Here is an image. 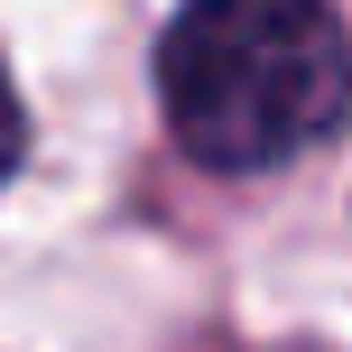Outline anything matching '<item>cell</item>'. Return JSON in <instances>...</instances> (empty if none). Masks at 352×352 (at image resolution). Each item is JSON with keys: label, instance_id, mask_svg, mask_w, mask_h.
Instances as JSON below:
<instances>
[{"label": "cell", "instance_id": "1", "mask_svg": "<svg viewBox=\"0 0 352 352\" xmlns=\"http://www.w3.org/2000/svg\"><path fill=\"white\" fill-rule=\"evenodd\" d=\"M158 102L204 167H278L352 111L334 0H186L158 37Z\"/></svg>", "mask_w": 352, "mask_h": 352}, {"label": "cell", "instance_id": "2", "mask_svg": "<svg viewBox=\"0 0 352 352\" xmlns=\"http://www.w3.org/2000/svg\"><path fill=\"white\" fill-rule=\"evenodd\" d=\"M19 140H28V130H19V93H10V74H0V186H10V167H19Z\"/></svg>", "mask_w": 352, "mask_h": 352}]
</instances>
